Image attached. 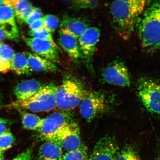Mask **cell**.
Masks as SVG:
<instances>
[{"label": "cell", "mask_w": 160, "mask_h": 160, "mask_svg": "<svg viewBox=\"0 0 160 160\" xmlns=\"http://www.w3.org/2000/svg\"><path fill=\"white\" fill-rule=\"evenodd\" d=\"M147 3L142 0L115 1L110 4V13L116 30L123 38L132 33Z\"/></svg>", "instance_id": "1"}, {"label": "cell", "mask_w": 160, "mask_h": 160, "mask_svg": "<svg viewBox=\"0 0 160 160\" xmlns=\"http://www.w3.org/2000/svg\"><path fill=\"white\" fill-rule=\"evenodd\" d=\"M138 31L144 48L151 51L160 50V1L154 2L145 9Z\"/></svg>", "instance_id": "2"}, {"label": "cell", "mask_w": 160, "mask_h": 160, "mask_svg": "<svg viewBox=\"0 0 160 160\" xmlns=\"http://www.w3.org/2000/svg\"><path fill=\"white\" fill-rule=\"evenodd\" d=\"M57 88V86L53 83L42 85L37 92L30 98L13 102L8 107L33 112L51 111L57 108L56 99Z\"/></svg>", "instance_id": "3"}, {"label": "cell", "mask_w": 160, "mask_h": 160, "mask_svg": "<svg viewBox=\"0 0 160 160\" xmlns=\"http://www.w3.org/2000/svg\"><path fill=\"white\" fill-rule=\"evenodd\" d=\"M85 92L77 80L71 78L65 79L56 90L57 108L65 112L75 109L79 105Z\"/></svg>", "instance_id": "4"}, {"label": "cell", "mask_w": 160, "mask_h": 160, "mask_svg": "<svg viewBox=\"0 0 160 160\" xmlns=\"http://www.w3.org/2000/svg\"><path fill=\"white\" fill-rule=\"evenodd\" d=\"M137 92L146 109L150 112L160 115V83L142 78L138 83Z\"/></svg>", "instance_id": "5"}, {"label": "cell", "mask_w": 160, "mask_h": 160, "mask_svg": "<svg viewBox=\"0 0 160 160\" xmlns=\"http://www.w3.org/2000/svg\"><path fill=\"white\" fill-rule=\"evenodd\" d=\"M108 108L104 95L99 92H86L79 105L80 114L87 122H91L103 113Z\"/></svg>", "instance_id": "6"}, {"label": "cell", "mask_w": 160, "mask_h": 160, "mask_svg": "<svg viewBox=\"0 0 160 160\" xmlns=\"http://www.w3.org/2000/svg\"><path fill=\"white\" fill-rule=\"evenodd\" d=\"M71 117L65 112H56L42 119L38 129V136L42 140L49 141L58 132L71 122Z\"/></svg>", "instance_id": "7"}, {"label": "cell", "mask_w": 160, "mask_h": 160, "mask_svg": "<svg viewBox=\"0 0 160 160\" xmlns=\"http://www.w3.org/2000/svg\"><path fill=\"white\" fill-rule=\"evenodd\" d=\"M48 141L57 143L68 152L77 149L82 143L79 127L77 123L72 122L63 127Z\"/></svg>", "instance_id": "8"}, {"label": "cell", "mask_w": 160, "mask_h": 160, "mask_svg": "<svg viewBox=\"0 0 160 160\" xmlns=\"http://www.w3.org/2000/svg\"><path fill=\"white\" fill-rule=\"evenodd\" d=\"M101 32L95 27H89L79 38L78 42L82 59L88 68L92 70L93 58L99 42Z\"/></svg>", "instance_id": "9"}, {"label": "cell", "mask_w": 160, "mask_h": 160, "mask_svg": "<svg viewBox=\"0 0 160 160\" xmlns=\"http://www.w3.org/2000/svg\"><path fill=\"white\" fill-rule=\"evenodd\" d=\"M119 151L115 138L106 135L95 143L89 160H117Z\"/></svg>", "instance_id": "10"}, {"label": "cell", "mask_w": 160, "mask_h": 160, "mask_svg": "<svg viewBox=\"0 0 160 160\" xmlns=\"http://www.w3.org/2000/svg\"><path fill=\"white\" fill-rule=\"evenodd\" d=\"M102 77L106 82L121 87H128L131 85V78L128 70L125 64L115 61L104 69Z\"/></svg>", "instance_id": "11"}, {"label": "cell", "mask_w": 160, "mask_h": 160, "mask_svg": "<svg viewBox=\"0 0 160 160\" xmlns=\"http://www.w3.org/2000/svg\"><path fill=\"white\" fill-rule=\"evenodd\" d=\"M23 39L36 54L54 63L59 62L58 49L55 42L31 37H24Z\"/></svg>", "instance_id": "12"}, {"label": "cell", "mask_w": 160, "mask_h": 160, "mask_svg": "<svg viewBox=\"0 0 160 160\" xmlns=\"http://www.w3.org/2000/svg\"><path fill=\"white\" fill-rule=\"evenodd\" d=\"M59 26V31L77 39L89 28L88 24L83 19L69 16L63 18Z\"/></svg>", "instance_id": "13"}, {"label": "cell", "mask_w": 160, "mask_h": 160, "mask_svg": "<svg viewBox=\"0 0 160 160\" xmlns=\"http://www.w3.org/2000/svg\"><path fill=\"white\" fill-rule=\"evenodd\" d=\"M58 41L72 61L75 63H79L82 58L78 39L59 31Z\"/></svg>", "instance_id": "14"}, {"label": "cell", "mask_w": 160, "mask_h": 160, "mask_svg": "<svg viewBox=\"0 0 160 160\" xmlns=\"http://www.w3.org/2000/svg\"><path fill=\"white\" fill-rule=\"evenodd\" d=\"M42 86L39 82L34 79L21 82L17 85L14 90L18 101H24L30 98L37 92Z\"/></svg>", "instance_id": "15"}, {"label": "cell", "mask_w": 160, "mask_h": 160, "mask_svg": "<svg viewBox=\"0 0 160 160\" xmlns=\"http://www.w3.org/2000/svg\"><path fill=\"white\" fill-rule=\"evenodd\" d=\"M62 148L53 142L45 141L39 148L37 160H62Z\"/></svg>", "instance_id": "16"}, {"label": "cell", "mask_w": 160, "mask_h": 160, "mask_svg": "<svg viewBox=\"0 0 160 160\" xmlns=\"http://www.w3.org/2000/svg\"><path fill=\"white\" fill-rule=\"evenodd\" d=\"M25 54L32 71L47 72L58 71L57 66L52 62L40 57L35 53L27 52Z\"/></svg>", "instance_id": "17"}, {"label": "cell", "mask_w": 160, "mask_h": 160, "mask_svg": "<svg viewBox=\"0 0 160 160\" xmlns=\"http://www.w3.org/2000/svg\"><path fill=\"white\" fill-rule=\"evenodd\" d=\"M4 5L10 6L13 8L15 17L21 23L25 22L34 8L29 2L25 0L5 1Z\"/></svg>", "instance_id": "18"}, {"label": "cell", "mask_w": 160, "mask_h": 160, "mask_svg": "<svg viewBox=\"0 0 160 160\" xmlns=\"http://www.w3.org/2000/svg\"><path fill=\"white\" fill-rule=\"evenodd\" d=\"M11 69L18 75H28L32 71L25 53H15L11 64Z\"/></svg>", "instance_id": "19"}, {"label": "cell", "mask_w": 160, "mask_h": 160, "mask_svg": "<svg viewBox=\"0 0 160 160\" xmlns=\"http://www.w3.org/2000/svg\"><path fill=\"white\" fill-rule=\"evenodd\" d=\"M19 110L21 114L23 128L32 131H37L41 125L42 119L34 114L27 112L21 109Z\"/></svg>", "instance_id": "20"}, {"label": "cell", "mask_w": 160, "mask_h": 160, "mask_svg": "<svg viewBox=\"0 0 160 160\" xmlns=\"http://www.w3.org/2000/svg\"><path fill=\"white\" fill-rule=\"evenodd\" d=\"M14 11L11 6L3 5L0 7V24L17 26Z\"/></svg>", "instance_id": "21"}, {"label": "cell", "mask_w": 160, "mask_h": 160, "mask_svg": "<svg viewBox=\"0 0 160 160\" xmlns=\"http://www.w3.org/2000/svg\"><path fill=\"white\" fill-rule=\"evenodd\" d=\"M62 160H89L86 146L82 143L77 149L67 152L63 156Z\"/></svg>", "instance_id": "22"}, {"label": "cell", "mask_w": 160, "mask_h": 160, "mask_svg": "<svg viewBox=\"0 0 160 160\" xmlns=\"http://www.w3.org/2000/svg\"><path fill=\"white\" fill-rule=\"evenodd\" d=\"M18 36L17 26L0 24V41L6 39H15Z\"/></svg>", "instance_id": "23"}, {"label": "cell", "mask_w": 160, "mask_h": 160, "mask_svg": "<svg viewBox=\"0 0 160 160\" xmlns=\"http://www.w3.org/2000/svg\"><path fill=\"white\" fill-rule=\"evenodd\" d=\"M117 160H142L139 153L131 145L124 146L120 150Z\"/></svg>", "instance_id": "24"}, {"label": "cell", "mask_w": 160, "mask_h": 160, "mask_svg": "<svg viewBox=\"0 0 160 160\" xmlns=\"http://www.w3.org/2000/svg\"><path fill=\"white\" fill-rule=\"evenodd\" d=\"M44 28L51 33L53 32L60 26L59 19L56 16L46 15L43 17Z\"/></svg>", "instance_id": "25"}, {"label": "cell", "mask_w": 160, "mask_h": 160, "mask_svg": "<svg viewBox=\"0 0 160 160\" xmlns=\"http://www.w3.org/2000/svg\"><path fill=\"white\" fill-rule=\"evenodd\" d=\"M98 1L90 0H77L72 1L71 6L73 9L78 10L81 9H93L98 5Z\"/></svg>", "instance_id": "26"}, {"label": "cell", "mask_w": 160, "mask_h": 160, "mask_svg": "<svg viewBox=\"0 0 160 160\" xmlns=\"http://www.w3.org/2000/svg\"><path fill=\"white\" fill-rule=\"evenodd\" d=\"M14 52L9 45L1 43L0 44V58L5 63L11 66Z\"/></svg>", "instance_id": "27"}, {"label": "cell", "mask_w": 160, "mask_h": 160, "mask_svg": "<svg viewBox=\"0 0 160 160\" xmlns=\"http://www.w3.org/2000/svg\"><path fill=\"white\" fill-rule=\"evenodd\" d=\"M15 142L14 136L11 132L8 131L0 135V148L3 151L10 148Z\"/></svg>", "instance_id": "28"}, {"label": "cell", "mask_w": 160, "mask_h": 160, "mask_svg": "<svg viewBox=\"0 0 160 160\" xmlns=\"http://www.w3.org/2000/svg\"><path fill=\"white\" fill-rule=\"evenodd\" d=\"M28 34L31 38L55 42L53 41L52 33L48 31L44 28L36 31H30L28 32Z\"/></svg>", "instance_id": "29"}, {"label": "cell", "mask_w": 160, "mask_h": 160, "mask_svg": "<svg viewBox=\"0 0 160 160\" xmlns=\"http://www.w3.org/2000/svg\"><path fill=\"white\" fill-rule=\"evenodd\" d=\"M43 17V14L41 9L39 8L34 7L25 22L30 25L33 22Z\"/></svg>", "instance_id": "30"}, {"label": "cell", "mask_w": 160, "mask_h": 160, "mask_svg": "<svg viewBox=\"0 0 160 160\" xmlns=\"http://www.w3.org/2000/svg\"><path fill=\"white\" fill-rule=\"evenodd\" d=\"M32 151L31 149H28L23 152L17 157L12 160H31Z\"/></svg>", "instance_id": "31"}, {"label": "cell", "mask_w": 160, "mask_h": 160, "mask_svg": "<svg viewBox=\"0 0 160 160\" xmlns=\"http://www.w3.org/2000/svg\"><path fill=\"white\" fill-rule=\"evenodd\" d=\"M9 122L7 119L0 118V135L9 131Z\"/></svg>", "instance_id": "32"}, {"label": "cell", "mask_w": 160, "mask_h": 160, "mask_svg": "<svg viewBox=\"0 0 160 160\" xmlns=\"http://www.w3.org/2000/svg\"><path fill=\"white\" fill-rule=\"evenodd\" d=\"M30 31H36L44 28V22L43 18L33 22L29 25Z\"/></svg>", "instance_id": "33"}, {"label": "cell", "mask_w": 160, "mask_h": 160, "mask_svg": "<svg viewBox=\"0 0 160 160\" xmlns=\"http://www.w3.org/2000/svg\"><path fill=\"white\" fill-rule=\"evenodd\" d=\"M11 69V66L4 62L0 58V72H6Z\"/></svg>", "instance_id": "34"}, {"label": "cell", "mask_w": 160, "mask_h": 160, "mask_svg": "<svg viewBox=\"0 0 160 160\" xmlns=\"http://www.w3.org/2000/svg\"><path fill=\"white\" fill-rule=\"evenodd\" d=\"M3 104V101H2V96L1 95V93H0V107H1L2 104Z\"/></svg>", "instance_id": "35"}, {"label": "cell", "mask_w": 160, "mask_h": 160, "mask_svg": "<svg viewBox=\"0 0 160 160\" xmlns=\"http://www.w3.org/2000/svg\"><path fill=\"white\" fill-rule=\"evenodd\" d=\"M4 0H0V7L4 5Z\"/></svg>", "instance_id": "36"}, {"label": "cell", "mask_w": 160, "mask_h": 160, "mask_svg": "<svg viewBox=\"0 0 160 160\" xmlns=\"http://www.w3.org/2000/svg\"><path fill=\"white\" fill-rule=\"evenodd\" d=\"M4 152L0 148V157L3 155Z\"/></svg>", "instance_id": "37"}, {"label": "cell", "mask_w": 160, "mask_h": 160, "mask_svg": "<svg viewBox=\"0 0 160 160\" xmlns=\"http://www.w3.org/2000/svg\"><path fill=\"white\" fill-rule=\"evenodd\" d=\"M0 160H5L4 157L3 155L1 156V157H0Z\"/></svg>", "instance_id": "38"}, {"label": "cell", "mask_w": 160, "mask_h": 160, "mask_svg": "<svg viewBox=\"0 0 160 160\" xmlns=\"http://www.w3.org/2000/svg\"><path fill=\"white\" fill-rule=\"evenodd\" d=\"M1 42H0V44H1Z\"/></svg>", "instance_id": "39"}]
</instances>
